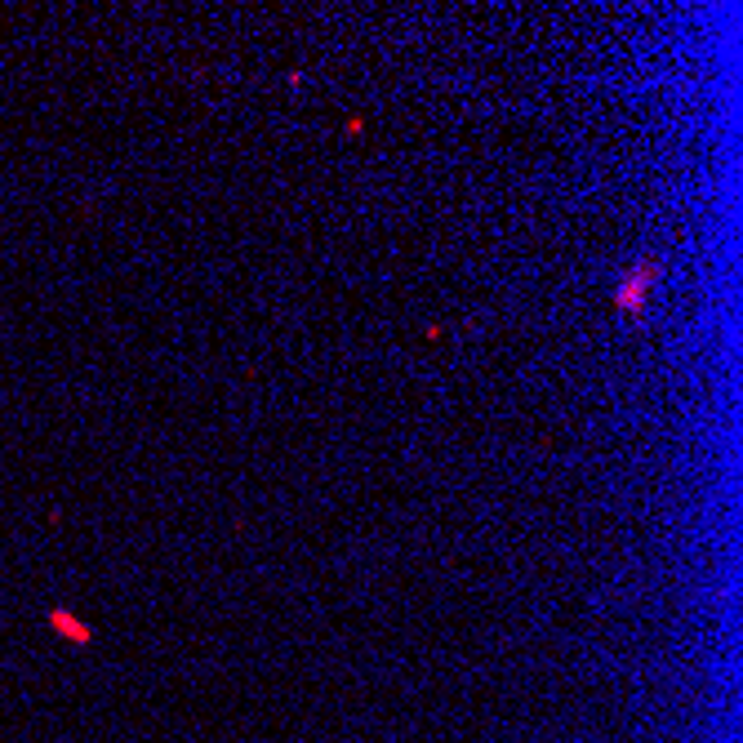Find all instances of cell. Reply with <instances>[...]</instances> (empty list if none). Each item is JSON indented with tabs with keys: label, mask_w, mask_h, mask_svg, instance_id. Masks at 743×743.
Wrapping results in <instances>:
<instances>
[{
	"label": "cell",
	"mask_w": 743,
	"mask_h": 743,
	"mask_svg": "<svg viewBox=\"0 0 743 743\" xmlns=\"http://www.w3.org/2000/svg\"><path fill=\"white\" fill-rule=\"evenodd\" d=\"M659 281V263H650V259H641L628 276H624V286H619V294H615V307L619 312H641V303H645V294H650V286Z\"/></svg>",
	"instance_id": "6da1fadb"
}]
</instances>
